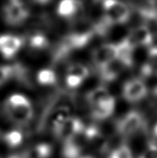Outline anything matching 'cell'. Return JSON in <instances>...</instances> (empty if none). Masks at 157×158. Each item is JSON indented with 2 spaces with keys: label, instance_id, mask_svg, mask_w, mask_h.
Masks as SVG:
<instances>
[{
  "label": "cell",
  "instance_id": "11",
  "mask_svg": "<svg viewBox=\"0 0 157 158\" xmlns=\"http://www.w3.org/2000/svg\"><path fill=\"white\" fill-rule=\"evenodd\" d=\"M83 9L80 0H62L57 9L59 16L65 19H73L79 15Z\"/></svg>",
  "mask_w": 157,
  "mask_h": 158
},
{
  "label": "cell",
  "instance_id": "13",
  "mask_svg": "<svg viewBox=\"0 0 157 158\" xmlns=\"http://www.w3.org/2000/svg\"><path fill=\"white\" fill-rule=\"evenodd\" d=\"M113 97L104 86H98L90 90L86 95V101L91 107L102 104Z\"/></svg>",
  "mask_w": 157,
  "mask_h": 158
},
{
  "label": "cell",
  "instance_id": "19",
  "mask_svg": "<svg viewBox=\"0 0 157 158\" xmlns=\"http://www.w3.org/2000/svg\"><path fill=\"white\" fill-rule=\"evenodd\" d=\"M108 158H133L131 150L128 145H122L113 150L108 156Z\"/></svg>",
  "mask_w": 157,
  "mask_h": 158
},
{
  "label": "cell",
  "instance_id": "5",
  "mask_svg": "<svg viewBox=\"0 0 157 158\" xmlns=\"http://www.w3.org/2000/svg\"><path fill=\"white\" fill-rule=\"evenodd\" d=\"M142 125L143 118L141 115L136 111H130L118 122L116 129L121 136L128 137L138 132Z\"/></svg>",
  "mask_w": 157,
  "mask_h": 158
},
{
  "label": "cell",
  "instance_id": "8",
  "mask_svg": "<svg viewBox=\"0 0 157 158\" xmlns=\"http://www.w3.org/2000/svg\"><path fill=\"white\" fill-rule=\"evenodd\" d=\"M129 67V65L123 61L122 58H116L110 63L102 68L99 69V74L101 79L104 82H112L118 79L120 74H122V71Z\"/></svg>",
  "mask_w": 157,
  "mask_h": 158
},
{
  "label": "cell",
  "instance_id": "15",
  "mask_svg": "<svg viewBox=\"0 0 157 158\" xmlns=\"http://www.w3.org/2000/svg\"><path fill=\"white\" fill-rule=\"evenodd\" d=\"M28 152L31 158H49L52 153V147L47 143H41Z\"/></svg>",
  "mask_w": 157,
  "mask_h": 158
},
{
  "label": "cell",
  "instance_id": "4",
  "mask_svg": "<svg viewBox=\"0 0 157 158\" xmlns=\"http://www.w3.org/2000/svg\"><path fill=\"white\" fill-rule=\"evenodd\" d=\"M29 12L21 0H9L3 8V17L7 24L19 26L28 18Z\"/></svg>",
  "mask_w": 157,
  "mask_h": 158
},
{
  "label": "cell",
  "instance_id": "7",
  "mask_svg": "<svg viewBox=\"0 0 157 158\" xmlns=\"http://www.w3.org/2000/svg\"><path fill=\"white\" fill-rule=\"evenodd\" d=\"M147 94V88L139 79H133L126 82L122 87V97L129 102L142 100Z\"/></svg>",
  "mask_w": 157,
  "mask_h": 158
},
{
  "label": "cell",
  "instance_id": "22",
  "mask_svg": "<svg viewBox=\"0 0 157 158\" xmlns=\"http://www.w3.org/2000/svg\"><path fill=\"white\" fill-rule=\"evenodd\" d=\"M138 158H157V146L154 144H150L147 149Z\"/></svg>",
  "mask_w": 157,
  "mask_h": 158
},
{
  "label": "cell",
  "instance_id": "16",
  "mask_svg": "<svg viewBox=\"0 0 157 158\" xmlns=\"http://www.w3.org/2000/svg\"><path fill=\"white\" fill-rule=\"evenodd\" d=\"M90 73V69L85 65L81 64H74L68 68L66 74L73 75L82 81H85L86 78L89 77Z\"/></svg>",
  "mask_w": 157,
  "mask_h": 158
},
{
  "label": "cell",
  "instance_id": "3",
  "mask_svg": "<svg viewBox=\"0 0 157 158\" xmlns=\"http://www.w3.org/2000/svg\"><path fill=\"white\" fill-rule=\"evenodd\" d=\"M85 127V123L80 118L77 117L70 116L55 129L53 134L64 142L69 141L77 139V137L81 135Z\"/></svg>",
  "mask_w": 157,
  "mask_h": 158
},
{
  "label": "cell",
  "instance_id": "17",
  "mask_svg": "<svg viewBox=\"0 0 157 158\" xmlns=\"http://www.w3.org/2000/svg\"><path fill=\"white\" fill-rule=\"evenodd\" d=\"M3 140L10 147H17L23 142V134L17 129L10 130L3 135Z\"/></svg>",
  "mask_w": 157,
  "mask_h": 158
},
{
  "label": "cell",
  "instance_id": "12",
  "mask_svg": "<svg viewBox=\"0 0 157 158\" xmlns=\"http://www.w3.org/2000/svg\"><path fill=\"white\" fill-rule=\"evenodd\" d=\"M116 101L114 97L102 104L91 107V117L96 120H105L112 116L115 110Z\"/></svg>",
  "mask_w": 157,
  "mask_h": 158
},
{
  "label": "cell",
  "instance_id": "20",
  "mask_svg": "<svg viewBox=\"0 0 157 158\" xmlns=\"http://www.w3.org/2000/svg\"><path fill=\"white\" fill-rule=\"evenodd\" d=\"M14 73V65L0 66V86L5 84L10 78L13 77Z\"/></svg>",
  "mask_w": 157,
  "mask_h": 158
},
{
  "label": "cell",
  "instance_id": "24",
  "mask_svg": "<svg viewBox=\"0 0 157 158\" xmlns=\"http://www.w3.org/2000/svg\"><path fill=\"white\" fill-rule=\"evenodd\" d=\"M146 1H147L149 3L152 4V5H153V4H155V3H157V0H146Z\"/></svg>",
  "mask_w": 157,
  "mask_h": 158
},
{
  "label": "cell",
  "instance_id": "1",
  "mask_svg": "<svg viewBox=\"0 0 157 158\" xmlns=\"http://www.w3.org/2000/svg\"><path fill=\"white\" fill-rule=\"evenodd\" d=\"M4 113L8 119L18 126H25L34 116L31 101L24 95L13 94L4 103Z\"/></svg>",
  "mask_w": 157,
  "mask_h": 158
},
{
  "label": "cell",
  "instance_id": "21",
  "mask_svg": "<svg viewBox=\"0 0 157 158\" xmlns=\"http://www.w3.org/2000/svg\"><path fill=\"white\" fill-rule=\"evenodd\" d=\"M83 82L84 81L80 80L79 78L73 76V75H69V74H66L65 83L68 87L70 89H76V88L80 87Z\"/></svg>",
  "mask_w": 157,
  "mask_h": 158
},
{
  "label": "cell",
  "instance_id": "25",
  "mask_svg": "<svg viewBox=\"0 0 157 158\" xmlns=\"http://www.w3.org/2000/svg\"><path fill=\"white\" fill-rule=\"evenodd\" d=\"M154 131H155V136H156V137H157V124H156V125H155V127Z\"/></svg>",
  "mask_w": 157,
  "mask_h": 158
},
{
  "label": "cell",
  "instance_id": "9",
  "mask_svg": "<svg viewBox=\"0 0 157 158\" xmlns=\"http://www.w3.org/2000/svg\"><path fill=\"white\" fill-rule=\"evenodd\" d=\"M23 46V39L14 35H0V53L5 58L14 57Z\"/></svg>",
  "mask_w": 157,
  "mask_h": 158
},
{
  "label": "cell",
  "instance_id": "23",
  "mask_svg": "<svg viewBox=\"0 0 157 158\" xmlns=\"http://www.w3.org/2000/svg\"><path fill=\"white\" fill-rule=\"evenodd\" d=\"M34 3H38V4H46L50 2V0H32Z\"/></svg>",
  "mask_w": 157,
  "mask_h": 158
},
{
  "label": "cell",
  "instance_id": "18",
  "mask_svg": "<svg viewBox=\"0 0 157 158\" xmlns=\"http://www.w3.org/2000/svg\"><path fill=\"white\" fill-rule=\"evenodd\" d=\"M29 45L35 50H42L48 46V40L42 33H35L29 38Z\"/></svg>",
  "mask_w": 157,
  "mask_h": 158
},
{
  "label": "cell",
  "instance_id": "10",
  "mask_svg": "<svg viewBox=\"0 0 157 158\" xmlns=\"http://www.w3.org/2000/svg\"><path fill=\"white\" fill-rule=\"evenodd\" d=\"M152 38V33L145 26H138L133 29L126 36L125 41L132 48L138 46H150Z\"/></svg>",
  "mask_w": 157,
  "mask_h": 158
},
{
  "label": "cell",
  "instance_id": "14",
  "mask_svg": "<svg viewBox=\"0 0 157 158\" xmlns=\"http://www.w3.org/2000/svg\"><path fill=\"white\" fill-rule=\"evenodd\" d=\"M36 80L42 85H53L57 83L58 78L54 71L50 69H43L37 73Z\"/></svg>",
  "mask_w": 157,
  "mask_h": 158
},
{
  "label": "cell",
  "instance_id": "2",
  "mask_svg": "<svg viewBox=\"0 0 157 158\" xmlns=\"http://www.w3.org/2000/svg\"><path fill=\"white\" fill-rule=\"evenodd\" d=\"M102 13L101 21L108 27L124 24L130 17L129 8L120 0H103Z\"/></svg>",
  "mask_w": 157,
  "mask_h": 158
},
{
  "label": "cell",
  "instance_id": "6",
  "mask_svg": "<svg viewBox=\"0 0 157 158\" xmlns=\"http://www.w3.org/2000/svg\"><path fill=\"white\" fill-rule=\"evenodd\" d=\"M118 56V44L106 43L97 47L92 52V62L97 69L102 68Z\"/></svg>",
  "mask_w": 157,
  "mask_h": 158
}]
</instances>
